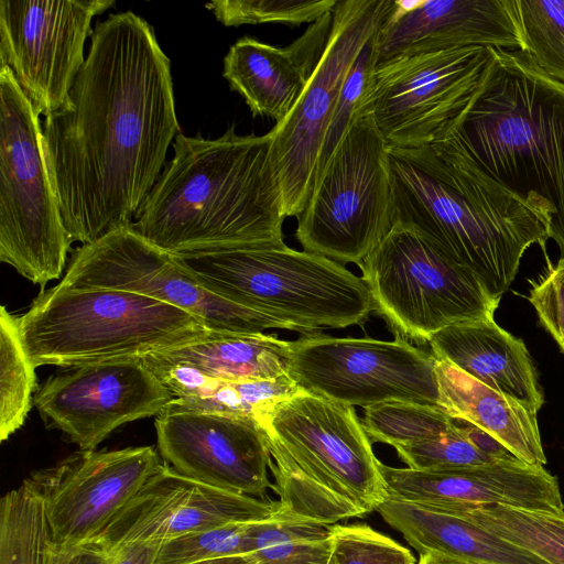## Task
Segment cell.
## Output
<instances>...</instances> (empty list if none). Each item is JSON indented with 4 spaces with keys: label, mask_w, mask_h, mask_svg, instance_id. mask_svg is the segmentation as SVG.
<instances>
[{
    "label": "cell",
    "mask_w": 564,
    "mask_h": 564,
    "mask_svg": "<svg viewBox=\"0 0 564 564\" xmlns=\"http://www.w3.org/2000/svg\"><path fill=\"white\" fill-rule=\"evenodd\" d=\"M395 451L408 468L416 470L445 469L499 462L478 449L457 423L447 433L398 446Z\"/></svg>",
    "instance_id": "38"
},
{
    "label": "cell",
    "mask_w": 564,
    "mask_h": 564,
    "mask_svg": "<svg viewBox=\"0 0 564 564\" xmlns=\"http://www.w3.org/2000/svg\"><path fill=\"white\" fill-rule=\"evenodd\" d=\"M406 547L366 523L333 524L327 564H415Z\"/></svg>",
    "instance_id": "37"
},
{
    "label": "cell",
    "mask_w": 564,
    "mask_h": 564,
    "mask_svg": "<svg viewBox=\"0 0 564 564\" xmlns=\"http://www.w3.org/2000/svg\"><path fill=\"white\" fill-rule=\"evenodd\" d=\"M419 564H484L479 562H473L462 560L436 552H424L420 554Z\"/></svg>",
    "instance_id": "42"
},
{
    "label": "cell",
    "mask_w": 564,
    "mask_h": 564,
    "mask_svg": "<svg viewBox=\"0 0 564 564\" xmlns=\"http://www.w3.org/2000/svg\"><path fill=\"white\" fill-rule=\"evenodd\" d=\"M391 6L392 0L337 2L318 65L291 112L269 131L271 161L285 217L297 218L304 209L345 77Z\"/></svg>",
    "instance_id": "13"
},
{
    "label": "cell",
    "mask_w": 564,
    "mask_h": 564,
    "mask_svg": "<svg viewBox=\"0 0 564 564\" xmlns=\"http://www.w3.org/2000/svg\"><path fill=\"white\" fill-rule=\"evenodd\" d=\"M154 424L161 457L181 475L252 497L273 488L267 435L253 417L170 402Z\"/></svg>",
    "instance_id": "18"
},
{
    "label": "cell",
    "mask_w": 564,
    "mask_h": 564,
    "mask_svg": "<svg viewBox=\"0 0 564 564\" xmlns=\"http://www.w3.org/2000/svg\"><path fill=\"white\" fill-rule=\"evenodd\" d=\"M419 554L436 552L484 564H549L458 514L393 497L377 510Z\"/></svg>",
    "instance_id": "25"
},
{
    "label": "cell",
    "mask_w": 564,
    "mask_h": 564,
    "mask_svg": "<svg viewBox=\"0 0 564 564\" xmlns=\"http://www.w3.org/2000/svg\"><path fill=\"white\" fill-rule=\"evenodd\" d=\"M529 301L540 324L564 352V258L547 261L545 270L531 281Z\"/></svg>",
    "instance_id": "39"
},
{
    "label": "cell",
    "mask_w": 564,
    "mask_h": 564,
    "mask_svg": "<svg viewBox=\"0 0 564 564\" xmlns=\"http://www.w3.org/2000/svg\"><path fill=\"white\" fill-rule=\"evenodd\" d=\"M390 497L442 510L500 505L564 513L557 478L544 466L520 459L445 469L416 470L380 464Z\"/></svg>",
    "instance_id": "21"
},
{
    "label": "cell",
    "mask_w": 564,
    "mask_h": 564,
    "mask_svg": "<svg viewBox=\"0 0 564 564\" xmlns=\"http://www.w3.org/2000/svg\"><path fill=\"white\" fill-rule=\"evenodd\" d=\"M256 522L230 523L162 541L154 564H193L251 555Z\"/></svg>",
    "instance_id": "35"
},
{
    "label": "cell",
    "mask_w": 564,
    "mask_h": 564,
    "mask_svg": "<svg viewBox=\"0 0 564 564\" xmlns=\"http://www.w3.org/2000/svg\"><path fill=\"white\" fill-rule=\"evenodd\" d=\"M432 354L539 412L543 391L524 343L495 319L465 322L440 330L430 340Z\"/></svg>",
    "instance_id": "23"
},
{
    "label": "cell",
    "mask_w": 564,
    "mask_h": 564,
    "mask_svg": "<svg viewBox=\"0 0 564 564\" xmlns=\"http://www.w3.org/2000/svg\"><path fill=\"white\" fill-rule=\"evenodd\" d=\"M490 48L467 46L402 56L376 67L367 108L390 148L432 145L465 107Z\"/></svg>",
    "instance_id": "14"
},
{
    "label": "cell",
    "mask_w": 564,
    "mask_h": 564,
    "mask_svg": "<svg viewBox=\"0 0 564 564\" xmlns=\"http://www.w3.org/2000/svg\"><path fill=\"white\" fill-rule=\"evenodd\" d=\"M490 52L465 107L432 145L520 199L564 258V84L522 52Z\"/></svg>",
    "instance_id": "3"
},
{
    "label": "cell",
    "mask_w": 564,
    "mask_h": 564,
    "mask_svg": "<svg viewBox=\"0 0 564 564\" xmlns=\"http://www.w3.org/2000/svg\"><path fill=\"white\" fill-rule=\"evenodd\" d=\"M359 268L377 314L395 336L417 344L451 325L495 319L501 300L421 234L400 225Z\"/></svg>",
    "instance_id": "9"
},
{
    "label": "cell",
    "mask_w": 564,
    "mask_h": 564,
    "mask_svg": "<svg viewBox=\"0 0 564 564\" xmlns=\"http://www.w3.org/2000/svg\"><path fill=\"white\" fill-rule=\"evenodd\" d=\"M361 422L371 442L394 448L433 438L456 426L455 420L436 405L402 401L365 408Z\"/></svg>",
    "instance_id": "31"
},
{
    "label": "cell",
    "mask_w": 564,
    "mask_h": 564,
    "mask_svg": "<svg viewBox=\"0 0 564 564\" xmlns=\"http://www.w3.org/2000/svg\"><path fill=\"white\" fill-rule=\"evenodd\" d=\"M378 29L364 44L345 77L319 152L314 184L350 126L367 110V98L378 62Z\"/></svg>",
    "instance_id": "34"
},
{
    "label": "cell",
    "mask_w": 564,
    "mask_h": 564,
    "mask_svg": "<svg viewBox=\"0 0 564 564\" xmlns=\"http://www.w3.org/2000/svg\"><path fill=\"white\" fill-rule=\"evenodd\" d=\"M337 0H216L206 4L226 26L314 23L332 12Z\"/></svg>",
    "instance_id": "36"
},
{
    "label": "cell",
    "mask_w": 564,
    "mask_h": 564,
    "mask_svg": "<svg viewBox=\"0 0 564 564\" xmlns=\"http://www.w3.org/2000/svg\"><path fill=\"white\" fill-rule=\"evenodd\" d=\"M18 326L35 368L141 359L214 332L198 317L142 294L56 285L40 292Z\"/></svg>",
    "instance_id": "6"
},
{
    "label": "cell",
    "mask_w": 564,
    "mask_h": 564,
    "mask_svg": "<svg viewBox=\"0 0 564 564\" xmlns=\"http://www.w3.org/2000/svg\"><path fill=\"white\" fill-rule=\"evenodd\" d=\"M172 399L141 359H128L65 368L36 390L34 405L80 451H95L117 427L158 415Z\"/></svg>",
    "instance_id": "17"
},
{
    "label": "cell",
    "mask_w": 564,
    "mask_h": 564,
    "mask_svg": "<svg viewBox=\"0 0 564 564\" xmlns=\"http://www.w3.org/2000/svg\"><path fill=\"white\" fill-rule=\"evenodd\" d=\"M111 0L0 1V61L39 115L65 106L95 15Z\"/></svg>",
    "instance_id": "15"
},
{
    "label": "cell",
    "mask_w": 564,
    "mask_h": 564,
    "mask_svg": "<svg viewBox=\"0 0 564 564\" xmlns=\"http://www.w3.org/2000/svg\"><path fill=\"white\" fill-rule=\"evenodd\" d=\"M444 511L470 520L549 564H564V513L530 511L500 505H477Z\"/></svg>",
    "instance_id": "27"
},
{
    "label": "cell",
    "mask_w": 564,
    "mask_h": 564,
    "mask_svg": "<svg viewBox=\"0 0 564 564\" xmlns=\"http://www.w3.org/2000/svg\"><path fill=\"white\" fill-rule=\"evenodd\" d=\"M389 162L392 226L421 234L496 297L513 282L528 248L545 251L546 227L535 213L435 147L390 148Z\"/></svg>",
    "instance_id": "4"
},
{
    "label": "cell",
    "mask_w": 564,
    "mask_h": 564,
    "mask_svg": "<svg viewBox=\"0 0 564 564\" xmlns=\"http://www.w3.org/2000/svg\"><path fill=\"white\" fill-rule=\"evenodd\" d=\"M291 343L263 333L213 332L196 341L150 355L224 381L272 380L288 376Z\"/></svg>",
    "instance_id": "26"
},
{
    "label": "cell",
    "mask_w": 564,
    "mask_h": 564,
    "mask_svg": "<svg viewBox=\"0 0 564 564\" xmlns=\"http://www.w3.org/2000/svg\"><path fill=\"white\" fill-rule=\"evenodd\" d=\"M438 408L455 421L469 423L489 434L518 459L544 466L538 412L437 359Z\"/></svg>",
    "instance_id": "24"
},
{
    "label": "cell",
    "mask_w": 564,
    "mask_h": 564,
    "mask_svg": "<svg viewBox=\"0 0 564 564\" xmlns=\"http://www.w3.org/2000/svg\"><path fill=\"white\" fill-rule=\"evenodd\" d=\"M333 524L279 510L257 523L251 556L256 564H327Z\"/></svg>",
    "instance_id": "28"
},
{
    "label": "cell",
    "mask_w": 564,
    "mask_h": 564,
    "mask_svg": "<svg viewBox=\"0 0 564 564\" xmlns=\"http://www.w3.org/2000/svg\"><path fill=\"white\" fill-rule=\"evenodd\" d=\"M467 46L523 52L516 0L392 1L377 32V66Z\"/></svg>",
    "instance_id": "20"
},
{
    "label": "cell",
    "mask_w": 564,
    "mask_h": 564,
    "mask_svg": "<svg viewBox=\"0 0 564 564\" xmlns=\"http://www.w3.org/2000/svg\"><path fill=\"white\" fill-rule=\"evenodd\" d=\"M90 39L67 102L42 126L64 227L83 245L132 224L180 133L171 63L153 28L126 11Z\"/></svg>",
    "instance_id": "1"
},
{
    "label": "cell",
    "mask_w": 564,
    "mask_h": 564,
    "mask_svg": "<svg viewBox=\"0 0 564 564\" xmlns=\"http://www.w3.org/2000/svg\"><path fill=\"white\" fill-rule=\"evenodd\" d=\"M50 542L43 502L25 479L0 501V564H46Z\"/></svg>",
    "instance_id": "29"
},
{
    "label": "cell",
    "mask_w": 564,
    "mask_h": 564,
    "mask_svg": "<svg viewBox=\"0 0 564 564\" xmlns=\"http://www.w3.org/2000/svg\"><path fill=\"white\" fill-rule=\"evenodd\" d=\"M161 543V540H147L123 544L112 551V564H154Z\"/></svg>",
    "instance_id": "41"
},
{
    "label": "cell",
    "mask_w": 564,
    "mask_h": 564,
    "mask_svg": "<svg viewBox=\"0 0 564 564\" xmlns=\"http://www.w3.org/2000/svg\"><path fill=\"white\" fill-rule=\"evenodd\" d=\"M56 286L142 294L198 317L214 332L258 334L269 328L296 332L281 319L212 292L176 256L147 241L130 226L78 248Z\"/></svg>",
    "instance_id": "11"
},
{
    "label": "cell",
    "mask_w": 564,
    "mask_h": 564,
    "mask_svg": "<svg viewBox=\"0 0 564 564\" xmlns=\"http://www.w3.org/2000/svg\"><path fill=\"white\" fill-rule=\"evenodd\" d=\"M193 564H256V562L251 555H235L202 561Z\"/></svg>",
    "instance_id": "43"
},
{
    "label": "cell",
    "mask_w": 564,
    "mask_h": 564,
    "mask_svg": "<svg viewBox=\"0 0 564 564\" xmlns=\"http://www.w3.org/2000/svg\"><path fill=\"white\" fill-rule=\"evenodd\" d=\"M278 503L219 489L162 464L94 540L109 551L147 540H169L230 523L270 518Z\"/></svg>",
    "instance_id": "19"
},
{
    "label": "cell",
    "mask_w": 564,
    "mask_h": 564,
    "mask_svg": "<svg viewBox=\"0 0 564 564\" xmlns=\"http://www.w3.org/2000/svg\"><path fill=\"white\" fill-rule=\"evenodd\" d=\"M436 357L393 340L306 333L291 343L289 377L303 391L351 406L402 401L438 405Z\"/></svg>",
    "instance_id": "12"
},
{
    "label": "cell",
    "mask_w": 564,
    "mask_h": 564,
    "mask_svg": "<svg viewBox=\"0 0 564 564\" xmlns=\"http://www.w3.org/2000/svg\"><path fill=\"white\" fill-rule=\"evenodd\" d=\"M0 260L32 283L59 279L70 243L45 156L40 115L0 67Z\"/></svg>",
    "instance_id": "8"
},
{
    "label": "cell",
    "mask_w": 564,
    "mask_h": 564,
    "mask_svg": "<svg viewBox=\"0 0 564 564\" xmlns=\"http://www.w3.org/2000/svg\"><path fill=\"white\" fill-rule=\"evenodd\" d=\"M115 552L106 549L97 540L62 545L50 542L46 564H112Z\"/></svg>",
    "instance_id": "40"
},
{
    "label": "cell",
    "mask_w": 564,
    "mask_h": 564,
    "mask_svg": "<svg viewBox=\"0 0 564 564\" xmlns=\"http://www.w3.org/2000/svg\"><path fill=\"white\" fill-rule=\"evenodd\" d=\"M523 54L564 84V0H516Z\"/></svg>",
    "instance_id": "32"
},
{
    "label": "cell",
    "mask_w": 564,
    "mask_h": 564,
    "mask_svg": "<svg viewBox=\"0 0 564 564\" xmlns=\"http://www.w3.org/2000/svg\"><path fill=\"white\" fill-rule=\"evenodd\" d=\"M301 391L288 375L272 380L221 381L208 397L171 402L199 411L251 416L260 424L278 402Z\"/></svg>",
    "instance_id": "33"
},
{
    "label": "cell",
    "mask_w": 564,
    "mask_h": 564,
    "mask_svg": "<svg viewBox=\"0 0 564 564\" xmlns=\"http://www.w3.org/2000/svg\"><path fill=\"white\" fill-rule=\"evenodd\" d=\"M176 257L212 292L304 334L360 325L373 311L360 276L284 242Z\"/></svg>",
    "instance_id": "7"
},
{
    "label": "cell",
    "mask_w": 564,
    "mask_h": 564,
    "mask_svg": "<svg viewBox=\"0 0 564 564\" xmlns=\"http://www.w3.org/2000/svg\"><path fill=\"white\" fill-rule=\"evenodd\" d=\"M260 425L280 511L334 524L388 499L381 463L354 406L301 391L278 402Z\"/></svg>",
    "instance_id": "5"
},
{
    "label": "cell",
    "mask_w": 564,
    "mask_h": 564,
    "mask_svg": "<svg viewBox=\"0 0 564 564\" xmlns=\"http://www.w3.org/2000/svg\"><path fill=\"white\" fill-rule=\"evenodd\" d=\"M35 367L22 344L18 317L0 310V440L19 430L31 409Z\"/></svg>",
    "instance_id": "30"
},
{
    "label": "cell",
    "mask_w": 564,
    "mask_h": 564,
    "mask_svg": "<svg viewBox=\"0 0 564 564\" xmlns=\"http://www.w3.org/2000/svg\"><path fill=\"white\" fill-rule=\"evenodd\" d=\"M332 23L333 11L285 47L241 37L224 57L223 76L253 116L270 117L278 123L291 112L318 65Z\"/></svg>",
    "instance_id": "22"
},
{
    "label": "cell",
    "mask_w": 564,
    "mask_h": 564,
    "mask_svg": "<svg viewBox=\"0 0 564 564\" xmlns=\"http://www.w3.org/2000/svg\"><path fill=\"white\" fill-rule=\"evenodd\" d=\"M161 465L152 446L79 451L28 479L52 542L72 545L96 539Z\"/></svg>",
    "instance_id": "16"
},
{
    "label": "cell",
    "mask_w": 564,
    "mask_h": 564,
    "mask_svg": "<svg viewBox=\"0 0 564 564\" xmlns=\"http://www.w3.org/2000/svg\"><path fill=\"white\" fill-rule=\"evenodd\" d=\"M389 144L364 111L335 149L297 217L305 251L338 263L361 262L392 227Z\"/></svg>",
    "instance_id": "10"
},
{
    "label": "cell",
    "mask_w": 564,
    "mask_h": 564,
    "mask_svg": "<svg viewBox=\"0 0 564 564\" xmlns=\"http://www.w3.org/2000/svg\"><path fill=\"white\" fill-rule=\"evenodd\" d=\"M174 155L130 228L174 256L281 245L282 197L271 135L178 133Z\"/></svg>",
    "instance_id": "2"
}]
</instances>
